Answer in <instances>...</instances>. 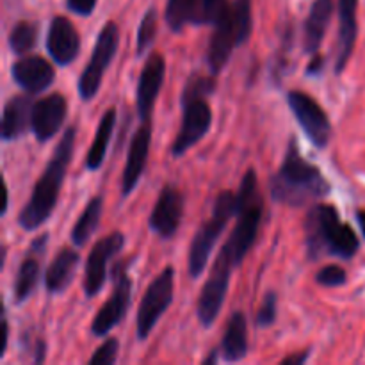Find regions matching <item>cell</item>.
Returning <instances> with one entry per match:
<instances>
[{"instance_id":"20","label":"cell","mask_w":365,"mask_h":365,"mask_svg":"<svg viewBox=\"0 0 365 365\" xmlns=\"http://www.w3.org/2000/svg\"><path fill=\"white\" fill-rule=\"evenodd\" d=\"M13 81L29 95H38L48 89L56 78V70L39 56H25L11 68Z\"/></svg>"},{"instance_id":"23","label":"cell","mask_w":365,"mask_h":365,"mask_svg":"<svg viewBox=\"0 0 365 365\" xmlns=\"http://www.w3.org/2000/svg\"><path fill=\"white\" fill-rule=\"evenodd\" d=\"M78 262H81V257L75 250L71 248H63L53 260L50 262V266L45 271V289L50 294H61V292L66 291L70 287V284L73 282L75 274H77Z\"/></svg>"},{"instance_id":"7","label":"cell","mask_w":365,"mask_h":365,"mask_svg":"<svg viewBox=\"0 0 365 365\" xmlns=\"http://www.w3.org/2000/svg\"><path fill=\"white\" fill-rule=\"evenodd\" d=\"M118 46H120V29L114 21H107L102 31L98 32L91 57H89L88 64H86L84 71L78 78V95L82 100L88 102V100L95 98L100 86H102L103 75L116 57Z\"/></svg>"},{"instance_id":"4","label":"cell","mask_w":365,"mask_h":365,"mask_svg":"<svg viewBox=\"0 0 365 365\" xmlns=\"http://www.w3.org/2000/svg\"><path fill=\"white\" fill-rule=\"evenodd\" d=\"M235 195H237V214H235L237 223L220 253L227 257L234 264V267H239L255 245L260 223H262L264 200L259 192V185H257L255 170L250 168L246 171Z\"/></svg>"},{"instance_id":"30","label":"cell","mask_w":365,"mask_h":365,"mask_svg":"<svg viewBox=\"0 0 365 365\" xmlns=\"http://www.w3.org/2000/svg\"><path fill=\"white\" fill-rule=\"evenodd\" d=\"M157 38V11L150 7L143 16L138 31V57H143L153 46Z\"/></svg>"},{"instance_id":"33","label":"cell","mask_w":365,"mask_h":365,"mask_svg":"<svg viewBox=\"0 0 365 365\" xmlns=\"http://www.w3.org/2000/svg\"><path fill=\"white\" fill-rule=\"evenodd\" d=\"M228 0H200L195 25H214Z\"/></svg>"},{"instance_id":"11","label":"cell","mask_w":365,"mask_h":365,"mask_svg":"<svg viewBox=\"0 0 365 365\" xmlns=\"http://www.w3.org/2000/svg\"><path fill=\"white\" fill-rule=\"evenodd\" d=\"M287 103L310 143L321 150L327 148L331 139V123L323 107L305 91L296 89L287 93Z\"/></svg>"},{"instance_id":"42","label":"cell","mask_w":365,"mask_h":365,"mask_svg":"<svg viewBox=\"0 0 365 365\" xmlns=\"http://www.w3.org/2000/svg\"><path fill=\"white\" fill-rule=\"evenodd\" d=\"M217 353H220V351H217V349H214V351L212 353H210V356H209V359H205V360H203V364H216L217 362Z\"/></svg>"},{"instance_id":"39","label":"cell","mask_w":365,"mask_h":365,"mask_svg":"<svg viewBox=\"0 0 365 365\" xmlns=\"http://www.w3.org/2000/svg\"><path fill=\"white\" fill-rule=\"evenodd\" d=\"M46 359V344L43 339H38L36 341V348H34V364H43Z\"/></svg>"},{"instance_id":"24","label":"cell","mask_w":365,"mask_h":365,"mask_svg":"<svg viewBox=\"0 0 365 365\" xmlns=\"http://www.w3.org/2000/svg\"><path fill=\"white\" fill-rule=\"evenodd\" d=\"M32 95L13 96L4 106L2 113V139L4 141H14L21 138L31 127L32 118Z\"/></svg>"},{"instance_id":"25","label":"cell","mask_w":365,"mask_h":365,"mask_svg":"<svg viewBox=\"0 0 365 365\" xmlns=\"http://www.w3.org/2000/svg\"><path fill=\"white\" fill-rule=\"evenodd\" d=\"M248 353V323L242 312H234L225 328L221 355L225 362H241Z\"/></svg>"},{"instance_id":"38","label":"cell","mask_w":365,"mask_h":365,"mask_svg":"<svg viewBox=\"0 0 365 365\" xmlns=\"http://www.w3.org/2000/svg\"><path fill=\"white\" fill-rule=\"evenodd\" d=\"M309 359H310V349H305V351H298L294 353V355L285 356V359L282 360V365H302Z\"/></svg>"},{"instance_id":"22","label":"cell","mask_w":365,"mask_h":365,"mask_svg":"<svg viewBox=\"0 0 365 365\" xmlns=\"http://www.w3.org/2000/svg\"><path fill=\"white\" fill-rule=\"evenodd\" d=\"M334 0H316L310 7V13L303 25V52L314 56L319 52V46L323 43L327 27L334 14Z\"/></svg>"},{"instance_id":"13","label":"cell","mask_w":365,"mask_h":365,"mask_svg":"<svg viewBox=\"0 0 365 365\" xmlns=\"http://www.w3.org/2000/svg\"><path fill=\"white\" fill-rule=\"evenodd\" d=\"M123 246L125 235L118 230L100 239L93 246L88 260H86L84 273V292L88 298H95L96 294H100L107 280V264L123 250Z\"/></svg>"},{"instance_id":"17","label":"cell","mask_w":365,"mask_h":365,"mask_svg":"<svg viewBox=\"0 0 365 365\" xmlns=\"http://www.w3.org/2000/svg\"><path fill=\"white\" fill-rule=\"evenodd\" d=\"M150 143H152V120L141 121L135 134L132 135L128 145L127 164L121 178V195L128 196L139 184V178L145 173L146 163L150 155Z\"/></svg>"},{"instance_id":"37","label":"cell","mask_w":365,"mask_h":365,"mask_svg":"<svg viewBox=\"0 0 365 365\" xmlns=\"http://www.w3.org/2000/svg\"><path fill=\"white\" fill-rule=\"evenodd\" d=\"M324 68V56H321L319 52L314 53L312 61L307 66V75H319Z\"/></svg>"},{"instance_id":"5","label":"cell","mask_w":365,"mask_h":365,"mask_svg":"<svg viewBox=\"0 0 365 365\" xmlns=\"http://www.w3.org/2000/svg\"><path fill=\"white\" fill-rule=\"evenodd\" d=\"M253 29L252 0H232L227 2L217 20L207 50V64L212 75L223 71L230 61L232 52L248 41Z\"/></svg>"},{"instance_id":"6","label":"cell","mask_w":365,"mask_h":365,"mask_svg":"<svg viewBox=\"0 0 365 365\" xmlns=\"http://www.w3.org/2000/svg\"><path fill=\"white\" fill-rule=\"evenodd\" d=\"M237 214V195L230 191H223L216 198L212 207V216L198 228L195 239L189 248V277L198 278L205 271L207 262L210 259L214 245L227 228L228 221Z\"/></svg>"},{"instance_id":"35","label":"cell","mask_w":365,"mask_h":365,"mask_svg":"<svg viewBox=\"0 0 365 365\" xmlns=\"http://www.w3.org/2000/svg\"><path fill=\"white\" fill-rule=\"evenodd\" d=\"M348 280V273L346 269H342L341 266H324L323 269L317 271L316 282L323 287H339V285H344Z\"/></svg>"},{"instance_id":"28","label":"cell","mask_w":365,"mask_h":365,"mask_svg":"<svg viewBox=\"0 0 365 365\" xmlns=\"http://www.w3.org/2000/svg\"><path fill=\"white\" fill-rule=\"evenodd\" d=\"M198 7L200 0H168L164 13L168 27L173 32H182L187 24L195 25Z\"/></svg>"},{"instance_id":"1","label":"cell","mask_w":365,"mask_h":365,"mask_svg":"<svg viewBox=\"0 0 365 365\" xmlns=\"http://www.w3.org/2000/svg\"><path fill=\"white\" fill-rule=\"evenodd\" d=\"M269 191L277 203L298 209L314 200L324 198L330 192V184L319 168L299 153L298 143L292 138L280 170L269 178Z\"/></svg>"},{"instance_id":"3","label":"cell","mask_w":365,"mask_h":365,"mask_svg":"<svg viewBox=\"0 0 365 365\" xmlns=\"http://www.w3.org/2000/svg\"><path fill=\"white\" fill-rule=\"evenodd\" d=\"M305 241L312 260L321 255L353 259L360 248L355 230L342 223L337 209L331 205H316L309 210L305 220Z\"/></svg>"},{"instance_id":"21","label":"cell","mask_w":365,"mask_h":365,"mask_svg":"<svg viewBox=\"0 0 365 365\" xmlns=\"http://www.w3.org/2000/svg\"><path fill=\"white\" fill-rule=\"evenodd\" d=\"M356 7L359 0H339V43L337 61H335V73H342L351 57L356 43Z\"/></svg>"},{"instance_id":"18","label":"cell","mask_w":365,"mask_h":365,"mask_svg":"<svg viewBox=\"0 0 365 365\" xmlns=\"http://www.w3.org/2000/svg\"><path fill=\"white\" fill-rule=\"evenodd\" d=\"M46 52L57 66H68L81 52V36L66 16H56L50 21L46 34Z\"/></svg>"},{"instance_id":"41","label":"cell","mask_w":365,"mask_h":365,"mask_svg":"<svg viewBox=\"0 0 365 365\" xmlns=\"http://www.w3.org/2000/svg\"><path fill=\"white\" fill-rule=\"evenodd\" d=\"M356 221H359V227L360 230H362V235L365 237V210L364 209L356 212Z\"/></svg>"},{"instance_id":"10","label":"cell","mask_w":365,"mask_h":365,"mask_svg":"<svg viewBox=\"0 0 365 365\" xmlns=\"http://www.w3.org/2000/svg\"><path fill=\"white\" fill-rule=\"evenodd\" d=\"M182 125L171 145V155L182 157L189 148L202 141L212 127V109L207 96H189L182 98Z\"/></svg>"},{"instance_id":"9","label":"cell","mask_w":365,"mask_h":365,"mask_svg":"<svg viewBox=\"0 0 365 365\" xmlns=\"http://www.w3.org/2000/svg\"><path fill=\"white\" fill-rule=\"evenodd\" d=\"M127 260L120 262L113 271L114 287L109 299L100 307L96 316L93 317L91 334L95 337H106L114 327L121 323L127 316L132 303V280L127 271Z\"/></svg>"},{"instance_id":"2","label":"cell","mask_w":365,"mask_h":365,"mask_svg":"<svg viewBox=\"0 0 365 365\" xmlns=\"http://www.w3.org/2000/svg\"><path fill=\"white\" fill-rule=\"evenodd\" d=\"M75 139H77V127L71 125V127L66 128L61 141L57 143L52 159L48 160L45 171L41 173L39 180L36 182L31 200L25 203L20 216H18V223L24 230H36L52 216L57 200H59L61 187L64 184L68 166L73 159Z\"/></svg>"},{"instance_id":"36","label":"cell","mask_w":365,"mask_h":365,"mask_svg":"<svg viewBox=\"0 0 365 365\" xmlns=\"http://www.w3.org/2000/svg\"><path fill=\"white\" fill-rule=\"evenodd\" d=\"M98 0H66V7L78 16H91Z\"/></svg>"},{"instance_id":"19","label":"cell","mask_w":365,"mask_h":365,"mask_svg":"<svg viewBox=\"0 0 365 365\" xmlns=\"http://www.w3.org/2000/svg\"><path fill=\"white\" fill-rule=\"evenodd\" d=\"M46 242H48V234H43L38 239H34L31 248L27 250V255L18 267L13 287L16 305H24L38 287L39 277H41V257H45Z\"/></svg>"},{"instance_id":"34","label":"cell","mask_w":365,"mask_h":365,"mask_svg":"<svg viewBox=\"0 0 365 365\" xmlns=\"http://www.w3.org/2000/svg\"><path fill=\"white\" fill-rule=\"evenodd\" d=\"M277 294L274 292H267L266 298H264L262 305H260L259 312L255 316V324L259 328H267L273 327L274 321H277Z\"/></svg>"},{"instance_id":"29","label":"cell","mask_w":365,"mask_h":365,"mask_svg":"<svg viewBox=\"0 0 365 365\" xmlns=\"http://www.w3.org/2000/svg\"><path fill=\"white\" fill-rule=\"evenodd\" d=\"M39 27L34 21H18L9 32V48L16 56H27L38 41Z\"/></svg>"},{"instance_id":"40","label":"cell","mask_w":365,"mask_h":365,"mask_svg":"<svg viewBox=\"0 0 365 365\" xmlns=\"http://www.w3.org/2000/svg\"><path fill=\"white\" fill-rule=\"evenodd\" d=\"M7 339H9V323H7L6 316H4V319H2V348H0V356L6 355Z\"/></svg>"},{"instance_id":"14","label":"cell","mask_w":365,"mask_h":365,"mask_svg":"<svg viewBox=\"0 0 365 365\" xmlns=\"http://www.w3.org/2000/svg\"><path fill=\"white\" fill-rule=\"evenodd\" d=\"M182 217H184V195L177 185H164L150 214V228L159 237L171 239L177 234Z\"/></svg>"},{"instance_id":"12","label":"cell","mask_w":365,"mask_h":365,"mask_svg":"<svg viewBox=\"0 0 365 365\" xmlns=\"http://www.w3.org/2000/svg\"><path fill=\"white\" fill-rule=\"evenodd\" d=\"M234 269V264L227 257L217 253L216 262H214L212 271H210L198 299V319L205 328L212 327L214 321L220 316L221 309H223L228 285H230L232 271Z\"/></svg>"},{"instance_id":"31","label":"cell","mask_w":365,"mask_h":365,"mask_svg":"<svg viewBox=\"0 0 365 365\" xmlns=\"http://www.w3.org/2000/svg\"><path fill=\"white\" fill-rule=\"evenodd\" d=\"M216 75L210 77H203V75H192L185 84L182 98H189V96H209L212 95L216 89Z\"/></svg>"},{"instance_id":"15","label":"cell","mask_w":365,"mask_h":365,"mask_svg":"<svg viewBox=\"0 0 365 365\" xmlns=\"http://www.w3.org/2000/svg\"><path fill=\"white\" fill-rule=\"evenodd\" d=\"M68 116V102L61 93H52L32 106L31 130L39 143H46L61 130Z\"/></svg>"},{"instance_id":"32","label":"cell","mask_w":365,"mask_h":365,"mask_svg":"<svg viewBox=\"0 0 365 365\" xmlns=\"http://www.w3.org/2000/svg\"><path fill=\"white\" fill-rule=\"evenodd\" d=\"M120 351V341L116 337H109L88 360L89 365H113L118 360Z\"/></svg>"},{"instance_id":"8","label":"cell","mask_w":365,"mask_h":365,"mask_svg":"<svg viewBox=\"0 0 365 365\" xmlns=\"http://www.w3.org/2000/svg\"><path fill=\"white\" fill-rule=\"evenodd\" d=\"M175 269L166 266L146 289L138 310V339L145 341L173 302Z\"/></svg>"},{"instance_id":"27","label":"cell","mask_w":365,"mask_h":365,"mask_svg":"<svg viewBox=\"0 0 365 365\" xmlns=\"http://www.w3.org/2000/svg\"><path fill=\"white\" fill-rule=\"evenodd\" d=\"M103 210V198L100 195L93 196L88 202L86 209L82 210L81 217L75 223L73 230H71L70 237L71 242H73L77 248H82V246L88 245L89 239L93 237V234L96 232L100 225V217H102Z\"/></svg>"},{"instance_id":"26","label":"cell","mask_w":365,"mask_h":365,"mask_svg":"<svg viewBox=\"0 0 365 365\" xmlns=\"http://www.w3.org/2000/svg\"><path fill=\"white\" fill-rule=\"evenodd\" d=\"M114 127H116V109L110 107V109H107L103 113V116L98 121L95 139H93L88 155H86V170L96 171L102 168L107 155V148H109L110 138H113Z\"/></svg>"},{"instance_id":"16","label":"cell","mask_w":365,"mask_h":365,"mask_svg":"<svg viewBox=\"0 0 365 365\" xmlns=\"http://www.w3.org/2000/svg\"><path fill=\"white\" fill-rule=\"evenodd\" d=\"M164 75H166L164 57L159 52L150 53L141 75H139L138 95H135V106H138L141 121L152 120L153 106H155V100L164 84Z\"/></svg>"}]
</instances>
